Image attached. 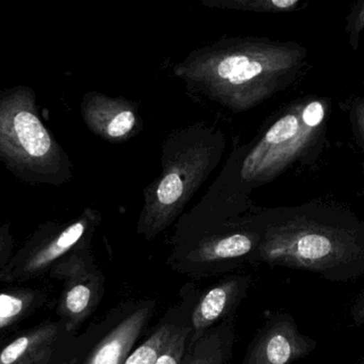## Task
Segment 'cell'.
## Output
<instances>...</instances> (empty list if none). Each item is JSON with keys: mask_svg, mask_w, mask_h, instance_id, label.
I'll use <instances>...</instances> for the list:
<instances>
[{"mask_svg": "<svg viewBox=\"0 0 364 364\" xmlns=\"http://www.w3.org/2000/svg\"><path fill=\"white\" fill-rule=\"evenodd\" d=\"M259 262L346 284L364 277V220L331 201L308 203L261 233Z\"/></svg>", "mask_w": 364, "mask_h": 364, "instance_id": "cell-1", "label": "cell"}, {"mask_svg": "<svg viewBox=\"0 0 364 364\" xmlns=\"http://www.w3.org/2000/svg\"><path fill=\"white\" fill-rule=\"evenodd\" d=\"M0 162L26 183L60 185L68 177V157L41 119L31 88L0 91Z\"/></svg>", "mask_w": 364, "mask_h": 364, "instance_id": "cell-2", "label": "cell"}, {"mask_svg": "<svg viewBox=\"0 0 364 364\" xmlns=\"http://www.w3.org/2000/svg\"><path fill=\"white\" fill-rule=\"evenodd\" d=\"M305 51L260 44L210 55L195 62L186 76L235 107H247L271 94L280 78L299 68Z\"/></svg>", "mask_w": 364, "mask_h": 364, "instance_id": "cell-3", "label": "cell"}, {"mask_svg": "<svg viewBox=\"0 0 364 364\" xmlns=\"http://www.w3.org/2000/svg\"><path fill=\"white\" fill-rule=\"evenodd\" d=\"M329 104L312 98L294 105L271 126L242 167L244 180H267L279 175L320 142L326 130Z\"/></svg>", "mask_w": 364, "mask_h": 364, "instance_id": "cell-4", "label": "cell"}, {"mask_svg": "<svg viewBox=\"0 0 364 364\" xmlns=\"http://www.w3.org/2000/svg\"><path fill=\"white\" fill-rule=\"evenodd\" d=\"M261 234L232 232L201 239L194 245L179 248L168 259L173 271L195 279L222 275L258 260Z\"/></svg>", "mask_w": 364, "mask_h": 364, "instance_id": "cell-5", "label": "cell"}, {"mask_svg": "<svg viewBox=\"0 0 364 364\" xmlns=\"http://www.w3.org/2000/svg\"><path fill=\"white\" fill-rule=\"evenodd\" d=\"M53 273L63 280L60 316L66 331H75L100 305L105 292V277L85 247L62 259L53 267Z\"/></svg>", "mask_w": 364, "mask_h": 364, "instance_id": "cell-6", "label": "cell"}, {"mask_svg": "<svg viewBox=\"0 0 364 364\" xmlns=\"http://www.w3.org/2000/svg\"><path fill=\"white\" fill-rule=\"evenodd\" d=\"M92 224L93 218L85 213L60 230H55L50 224L41 227L19 254L9 277L15 280L36 277L68 254L85 247V237L91 231Z\"/></svg>", "mask_w": 364, "mask_h": 364, "instance_id": "cell-7", "label": "cell"}, {"mask_svg": "<svg viewBox=\"0 0 364 364\" xmlns=\"http://www.w3.org/2000/svg\"><path fill=\"white\" fill-rule=\"evenodd\" d=\"M318 342L299 331L292 316L275 313L259 329L242 364H293L309 356Z\"/></svg>", "mask_w": 364, "mask_h": 364, "instance_id": "cell-8", "label": "cell"}, {"mask_svg": "<svg viewBox=\"0 0 364 364\" xmlns=\"http://www.w3.org/2000/svg\"><path fill=\"white\" fill-rule=\"evenodd\" d=\"M250 276L235 275L218 282L199 298L191 316L188 345L196 342L209 329L232 318L250 288Z\"/></svg>", "mask_w": 364, "mask_h": 364, "instance_id": "cell-9", "label": "cell"}, {"mask_svg": "<svg viewBox=\"0 0 364 364\" xmlns=\"http://www.w3.org/2000/svg\"><path fill=\"white\" fill-rule=\"evenodd\" d=\"M155 311L147 301L132 310L97 344L85 364H124Z\"/></svg>", "mask_w": 364, "mask_h": 364, "instance_id": "cell-10", "label": "cell"}, {"mask_svg": "<svg viewBox=\"0 0 364 364\" xmlns=\"http://www.w3.org/2000/svg\"><path fill=\"white\" fill-rule=\"evenodd\" d=\"M83 118L90 128L108 138H122L136 124V115L129 109L100 95H87L83 100Z\"/></svg>", "mask_w": 364, "mask_h": 364, "instance_id": "cell-11", "label": "cell"}, {"mask_svg": "<svg viewBox=\"0 0 364 364\" xmlns=\"http://www.w3.org/2000/svg\"><path fill=\"white\" fill-rule=\"evenodd\" d=\"M59 328L43 325L13 340L0 350V364H44L50 358Z\"/></svg>", "mask_w": 364, "mask_h": 364, "instance_id": "cell-12", "label": "cell"}, {"mask_svg": "<svg viewBox=\"0 0 364 364\" xmlns=\"http://www.w3.org/2000/svg\"><path fill=\"white\" fill-rule=\"evenodd\" d=\"M235 341L233 318H228L188 345L181 364H228Z\"/></svg>", "mask_w": 364, "mask_h": 364, "instance_id": "cell-13", "label": "cell"}, {"mask_svg": "<svg viewBox=\"0 0 364 364\" xmlns=\"http://www.w3.org/2000/svg\"><path fill=\"white\" fill-rule=\"evenodd\" d=\"M174 323L162 324L144 343L130 353L124 364H155L178 331Z\"/></svg>", "mask_w": 364, "mask_h": 364, "instance_id": "cell-14", "label": "cell"}, {"mask_svg": "<svg viewBox=\"0 0 364 364\" xmlns=\"http://www.w3.org/2000/svg\"><path fill=\"white\" fill-rule=\"evenodd\" d=\"M33 293H0V331L11 326L29 309L33 301Z\"/></svg>", "mask_w": 364, "mask_h": 364, "instance_id": "cell-15", "label": "cell"}, {"mask_svg": "<svg viewBox=\"0 0 364 364\" xmlns=\"http://www.w3.org/2000/svg\"><path fill=\"white\" fill-rule=\"evenodd\" d=\"M190 335V326H179L168 348L160 355L155 364H181L188 348Z\"/></svg>", "mask_w": 364, "mask_h": 364, "instance_id": "cell-16", "label": "cell"}, {"mask_svg": "<svg viewBox=\"0 0 364 364\" xmlns=\"http://www.w3.org/2000/svg\"><path fill=\"white\" fill-rule=\"evenodd\" d=\"M364 29V1H359L355 4L352 12L348 16V25H346V32H348V42L354 51H357L359 46V38L361 32Z\"/></svg>", "mask_w": 364, "mask_h": 364, "instance_id": "cell-17", "label": "cell"}, {"mask_svg": "<svg viewBox=\"0 0 364 364\" xmlns=\"http://www.w3.org/2000/svg\"><path fill=\"white\" fill-rule=\"evenodd\" d=\"M350 121L358 138L364 143V98H357L350 107Z\"/></svg>", "mask_w": 364, "mask_h": 364, "instance_id": "cell-18", "label": "cell"}, {"mask_svg": "<svg viewBox=\"0 0 364 364\" xmlns=\"http://www.w3.org/2000/svg\"><path fill=\"white\" fill-rule=\"evenodd\" d=\"M12 247V236L8 226L0 227V269L6 262Z\"/></svg>", "mask_w": 364, "mask_h": 364, "instance_id": "cell-19", "label": "cell"}, {"mask_svg": "<svg viewBox=\"0 0 364 364\" xmlns=\"http://www.w3.org/2000/svg\"><path fill=\"white\" fill-rule=\"evenodd\" d=\"M350 316L355 325L364 326V288L353 301Z\"/></svg>", "mask_w": 364, "mask_h": 364, "instance_id": "cell-20", "label": "cell"}, {"mask_svg": "<svg viewBox=\"0 0 364 364\" xmlns=\"http://www.w3.org/2000/svg\"><path fill=\"white\" fill-rule=\"evenodd\" d=\"M363 173H364V164H363Z\"/></svg>", "mask_w": 364, "mask_h": 364, "instance_id": "cell-21", "label": "cell"}]
</instances>
